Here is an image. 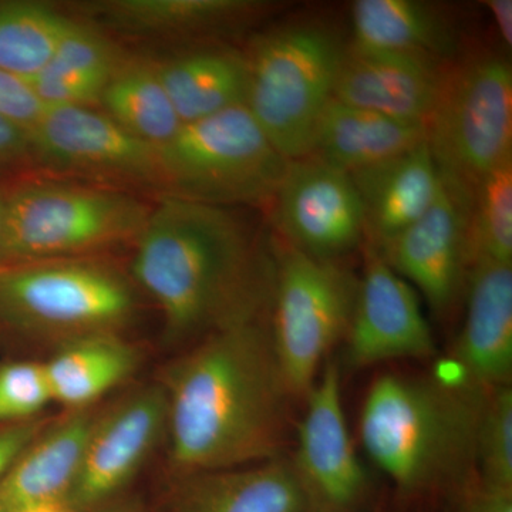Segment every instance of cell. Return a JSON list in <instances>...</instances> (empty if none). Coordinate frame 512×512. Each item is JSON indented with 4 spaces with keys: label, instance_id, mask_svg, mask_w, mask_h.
Here are the masks:
<instances>
[{
    "label": "cell",
    "instance_id": "d6a6232c",
    "mask_svg": "<svg viewBox=\"0 0 512 512\" xmlns=\"http://www.w3.org/2000/svg\"><path fill=\"white\" fill-rule=\"evenodd\" d=\"M40 429L42 423L33 420L19 421L0 429V478L8 473L20 454L39 436Z\"/></svg>",
    "mask_w": 512,
    "mask_h": 512
},
{
    "label": "cell",
    "instance_id": "8fae6325",
    "mask_svg": "<svg viewBox=\"0 0 512 512\" xmlns=\"http://www.w3.org/2000/svg\"><path fill=\"white\" fill-rule=\"evenodd\" d=\"M271 207L285 244L305 254L340 259L366 239L352 177L319 158L289 161Z\"/></svg>",
    "mask_w": 512,
    "mask_h": 512
},
{
    "label": "cell",
    "instance_id": "ac0fdd59",
    "mask_svg": "<svg viewBox=\"0 0 512 512\" xmlns=\"http://www.w3.org/2000/svg\"><path fill=\"white\" fill-rule=\"evenodd\" d=\"M349 175L362 202L366 239L377 252L429 210L441 187L440 171L427 141Z\"/></svg>",
    "mask_w": 512,
    "mask_h": 512
},
{
    "label": "cell",
    "instance_id": "2e32d148",
    "mask_svg": "<svg viewBox=\"0 0 512 512\" xmlns=\"http://www.w3.org/2000/svg\"><path fill=\"white\" fill-rule=\"evenodd\" d=\"M446 70L443 64L420 57L377 52L349 43L333 99L427 127Z\"/></svg>",
    "mask_w": 512,
    "mask_h": 512
},
{
    "label": "cell",
    "instance_id": "e575fe53",
    "mask_svg": "<svg viewBox=\"0 0 512 512\" xmlns=\"http://www.w3.org/2000/svg\"><path fill=\"white\" fill-rule=\"evenodd\" d=\"M461 512H512V493H498L478 485L467 495Z\"/></svg>",
    "mask_w": 512,
    "mask_h": 512
},
{
    "label": "cell",
    "instance_id": "4316f807",
    "mask_svg": "<svg viewBox=\"0 0 512 512\" xmlns=\"http://www.w3.org/2000/svg\"><path fill=\"white\" fill-rule=\"evenodd\" d=\"M104 113L131 136L160 148L183 123L158 77L156 66L123 63L100 99Z\"/></svg>",
    "mask_w": 512,
    "mask_h": 512
},
{
    "label": "cell",
    "instance_id": "44dd1931",
    "mask_svg": "<svg viewBox=\"0 0 512 512\" xmlns=\"http://www.w3.org/2000/svg\"><path fill=\"white\" fill-rule=\"evenodd\" d=\"M268 3L255 0H107L89 6L101 22L143 37H200L235 29Z\"/></svg>",
    "mask_w": 512,
    "mask_h": 512
},
{
    "label": "cell",
    "instance_id": "5b68a950",
    "mask_svg": "<svg viewBox=\"0 0 512 512\" xmlns=\"http://www.w3.org/2000/svg\"><path fill=\"white\" fill-rule=\"evenodd\" d=\"M158 158L165 194L224 208L271 204L289 163L247 106L183 124Z\"/></svg>",
    "mask_w": 512,
    "mask_h": 512
},
{
    "label": "cell",
    "instance_id": "d4e9b609",
    "mask_svg": "<svg viewBox=\"0 0 512 512\" xmlns=\"http://www.w3.org/2000/svg\"><path fill=\"white\" fill-rule=\"evenodd\" d=\"M156 70L183 124L245 106L247 101V57L235 50H195L158 64Z\"/></svg>",
    "mask_w": 512,
    "mask_h": 512
},
{
    "label": "cell",
    "instance_id": "30bf717a",
    "mask_svg": "<svg viewBox=\"0 0 512 512\" xmlns=\"http://www.w3.org/2000/svg\"><path fill=\"white\" fill-rule=\"evenodd\" d=\"M29 136L30 157L47 170L163 187L158 148L92 107H46Z\"/></svg>",
    "mask_w": 512,
    "mask_h": 512
},
{
    "label": "cell",
    "instance_id": "d6986e66",
    "mask_svg": "<svg viewBox=\"0 0 512 512\" xmlns=\"http://www.w3.org/2000/svg\"><path fill=\"white\" fill-rule=\"evenodd\" d=\"M97 421L96 413L77 410L29 444L0 478V501L10 512L37 504L63 503L79 476Z\"/></svg>",
    "mask_w": 512,
    "mask_h": 512
},
{
    "label": "cell",
    "instance_id": "74e56055",
    "mask_svg": "<svg viewBox=\"0 0 512 512\" xmlns=\"http://www.w3.org/2000/svg\"><path fill=\"white\" fill-rule=\"evenodd\" d=\"M5 212V197H3V195H0V264H2L3 259V238H5Z\"/></svg>",
    "mask_w": 512,
    "mask_h": 512
},
{
    "label": "cell",
    "instance_id": "7c38bea8",
    "mask_svg": "<svg viewBox=\"0 0 512 512\" xmlns=\"http://www.w3.org/2000/svg\"><path fill=\"white\" fill-rule=\"evenodd\" d=\"M305 399V414L289 463L311 511H348L365 494L367 477L350 439L335 362L323 366Z\"/></svg>",
    "mask_w": 512,
    "mask_h": 512
},
{
    "label": "cell",
    "instance_id": "4fadbf2b",
    "mask_svg": "<svg viewBox=\"0 0 512 512\" xmlns=\"http://www.w3.org/2000/svg\"><path fill=\"white\" fill-rule=\"evenodd\" d=\"M470 214L471 198L441 178L429 210L379 252L437 313L450 312L466 292Z\"/></svg>",
    "mask_w": 512,
    "mask_h": 512
},
{
    "label": "cell",
    "instance_id": "603a6c76",
    "mask_svg": "<svg viewBox=\"0 0 512 512\" xmlns=\"http://www.w3.org/2000/svg\"><path fill=\"white\" fill-rule=\"evenodd\" d=\"M192 477L180 512L311 511L291 463L282 458Z\"/></svg>",
    "mask_w": 512,
    "mask_h": 512
},
{
    "label": "cell",
    "instance_id": "3957f363",
    "mask_svg": "<svg viewBox=\"0 0 512 512\" xmlns=\"http://www.w3.org/2000/svg\"><path fill=\"white\" fill-rule=\"evenodd\" d=\"M488 392L433 377H377L360 412L363 446L404 493L456 481L474 467Z\"/></svg>",
    "mask_w": 512,
    "mask_h": 512
},
{
    "label": "cell",
    "instance_id": "e0dca14e",
    "mask_svg": "<svg viewBox=\"0 0 512 512\" xmlns=\"http://www.w3.org/2000/svg\"><path fill=\"white\" fill-rule=\"evenodd\" d=\"M466 295V319L450 359L474 389L507 386L512 376V265L474 264Z\"/></svg>",
    "mask_w": 512,
    "mask_h": 512
},
{
    "label": "cell",
    "instance_id": "484cf974",
    "mask_svg": "<svg viewBox=\"0 0 512 512\" xmlns=\"http://www.w3.org/2000/svg\"><path fill=\"white\" fill-rule=\"evenodd\" d=\"M136 365V350L103 333L70 340L43 367L52 400L82 410L127 379Z\"/></svg>",
    "mask_w": 512,
    "mask_h": 512
},
{
    "label": "cell",
    "instance_id": "ffe728a7",
    "mask_svg": "<svg viewBox=\"0 0 512 512\" xmlns=\"http://www.w3.org/2000/svg\"><path fill=\"white\" fill-rule=\"evenodd\" d=\"M427 141V127L332 99L316 124L308 156L353 173Z\"/></svg>",
    "mask_w": 512,
    "mask_h": 512
},
{
    "label": "cell",
    "instance_id": "6da1fadb",
    "mask_svg": "<svg viewBox=\"0 0 512 512\" xmlns=\"http://www.w3.org/2000/svg\"><path fill=\"white\" fill-rule=\"evenodd\" d=\"M163 390L171 460L184 473L281 458L295 399L256 319L204 336L170 367Z\"/></svg>",
    "mask_w": 512,
    "mask_h": 512
},
{
    "label": "cell",
    "instance_id": "8992f818",
    "mask_svg": "<svg viewBox=\"0 0 512 512\" xmlns=\"http://www.w3.org/2000/svg\"><path fill=\"white\" fill-rule=\"evenodd\" d=\"M359 279L340 259L284 245L274 259L272 346L293 399H305L329 353L348 336Z\"/></svg>",
    "mask_w": 512,
    "mask_h": 512
},
{
    "label": "cell",
    "instance_id": "7402d4cb",
    "mask_svg": "<svg viewBox=\"0 0 512 512\" xmlns=\"http://www.w3.org/2000/svg\"><path fill=\"white\" fill-rule=\"evenodd\" d=\"M353 40L363 49L420 57L443 64L454 55L456 36L436 6L419 0H356Z\"/></svg>",
    "mask_w": 512,
    "mask_h": 512
},
{
    "label": "cell",
    "instance_id": "1f68e13d",
    "mask_svg": "<svg viewBox=\"0 0 512 512\" xmlns=\"http://www.w3.org/2000/svg\"><path fill=\"white\" fill-rule=\"evenodd\" d=\"M45 110V104L33 92L28 80L0 70V117L30 130Z\"/></svg>",
    "mask_w": 512,
    "mask_h": 512
},
{
    "label": "cell",
    "instance_id": "f1b7e54d",
    "mask_svg": "<svg viewBox=\"0 0 512 512\" xmlns=\"http://www.w3.org/2000/svg\"><path fill=\"white\" fill-rule=\"evenodd\" d=\"M468 239L471 266L512 265V158L494 168L474 192Z\"/></svg>",
    "mask_w": 512,
    "mask_h": 512
},
{
    "label": "cell",
    "instance_id": "7a4b0ae2",
    "mask_svg": "<svg viewBox=\"0 0 512 512\" xmlns=\"http://www.w3.org/2000/svg\"><path fill=\"white\" fill-rule=\"evenodd\" d=\"M133 274L168 338L187 340L256 319L271 301L274 261L228 208L165 194L137 235Z\"/></svg>",
    "mask_w": 512,
    "mask_h": 512
},
{
    "label": "cell",
    "instance_id": "8d00e7d4",
    "mask_svg": "<svg viewBox=\"0 0 512 512\" xmlns=\"http://www.w3.org/2000/svg\"><path fill=\"white\" fill-rule=\"evenodd\" d=\"M19 512H74L70 510L67 505L63 503H45L32 505V507L25 508V510Z\"/></svg>",
    "mask_w": 512,
    "mask_h": 512
},
{
    "label": "cell",
    "instance_id": "ba28073f",
    "mask_svg": "<svg viewBox=\"0 0 512 512\" xmlns=\"http://www.w3.org/2000/svg\"><path fill=\"white\" fill-rule=\"evenodd\" d=\"M5 204L2 264L69 258L136 239L151 210L126 192L63 183L23 185Z\"/></svg>",
    "mask_w": 512,
    "mask_h": 512
},
{
    "label": "cell",
    "instance_id": "277c9868",
    "mask_svg": "<svg viewBox=\"0 0 512 512\" xmlns=\"http://www.w3.org/2000/svg\"><path fill=\"white\" fill-rule=\"evenodd\" d=\"M346 46L325 23L296 22L256 37L245 55V106L286 160L308 156Z\"/></svg>",
    "mask_w": 512,
    "mask_h": 512
},
{
    "label": "cell",
    "instance_id": "d590c367",
    "mask_svg": "<svg viewBox=\"0 0 512 512\" xmlns=\"http://www.w3.org/2000/svg\"><path fill=\"white\" fill-rule=\"evenodd\" d=\"M485 6L490 10L498 33L503 37L505 45H512V2L511 0H487Z\"/></svg>",
    "mask_w": 512,
    "mask_h": 512
},
{
    "label": "cell",
    "instance_id": "cb8c5ba5",
    "mask_svg": "<svg viewBox=\"0 0 512 512\" xmlns=\"http://www.w3.org/2000/svg\"><path fill=\"white\" fill-rule=\"evenodd\" d=\"M121 64L106 35L70 19L49 62L28 83L46 107H92Z\"/></svg>",
    "mask_w": 512,
    "mask_h": 512
},
{
    "label": "cell",
    "instance_id": "836d02e7",
    "mask_svg": "<svg viewBox=\"0 0 512 512\" xmlns=\"http://www.w3.org/2000/svg\"><path fill=\"white\" fill-rule=\"evenodd\" d=\"M30 157L29 130L0 117V165L15 164Z\"/></svg>",
    "mask_w": 512,
    "mask_h": 512
},
{
    "label": "cell",
    "instance_id": "4dcf8cb0",
    "mask_svg": "<svg viewBox=\"0 0 512 512\" xmlns=\"http://www.w3.org/2000/svg\"><path fill=\"white\" fill-rule=\"evenodd\" d=\"M50 400L43 365L19 362L0 366V423L29 420Z\"/></svg>",
    "mask_w": 512,
    "mask_h": 512
},
{
    "label": "cell",
    "instance_id": "52a82bcc",
    "mask_svg": "<svg viewBox=\"0 0 512 512\" xmlns=\"http://www.w3.org/2000/svg\"><path fill=\"white\" fill-rule=\"evenodd\" d=\"M427 143L441 178L473 201L481 181L512 158V69L505 57H470L446 70Z\"/></svg>",
    "mask_w": 512,
    "mask_h": 512
},
{
    "label": "cell",
    "instance_id": "9c48e42d",
    "mask_svg": "<svg viewBox=\"0 0 512 512\" xmlns=\"http://www.w3.org/2000/svg\"><path fill=\"white\" fill-rule=\"evenodd\" d=\"M134 293L113 269L79 259L0 265V319L70 340L113 333L133 315Z\"/></svg>",
    "mask_w": 512,
    "mask_h": 512
},
{
    "label": "cell",
    "instance_id": "f546056e",
    "mask_svg": "<svg viewBox=\"0 0 512 512\" xmlns=\"http://www.w3.org/2000/svg\"><path fill=\"white\" fill-rule=\"evenodd\" d=\"M474 468L481 487L512 493V389L495 387L485 396L478 420Z\"/></svg>",
    "mask_w": 512,
    "mask_h": 512
},
{
    "label": "cell",
    "instance_id": "9a60e30c",
    "mask_svg": "<svg viewBox=\"0 0 512 512\" xmlns=\"http://www.w3.org/2000/svg\"><path fill=\"white\" fill-rule=\"evenodd\" d=\"M167 423L163 389L141 390L107 416L99 417L80 467L64 498L70 510L99 504L123 488L156 446Z\"/></svg>",
    "mask_w": 512,
    "mask_h": 512
},
{
    "label": "cell",
    "instance_id": "5bb4252c",
    "mask_svg": "<svg viewBox=\"0 0 512 512\" xmlns=\"http://www.w3.org/2000/svg\"><path fill=\"white\" fill-rule=\"evenodd\" d=\"M346 342V360L353 369L436 353L416 289L370 247Z\"/></svg>",
    "mask_w": 512,
    "mask_h": 512
},
{
    "label": "cell",
    "instance_id": "f35d334b",
    "mask_svg": "<svg viewBox=\"0 0 512 512\" xmlns=\"http://www.w3.org/2000/svg\"><path fill=\"white\" fill-rule=\"evenodd\" d=\"M0 512H10L9 508L6 507V505L3 504L2 501H0Z\"/></svg>",
    "mask_w": 512,
    "mask_h": 512
},
{
    "label": "cell",
    "instance_id": "83f0119b",
    "mask_svg": "<svg viewBox=\"0 0 512 512\" xmlns=\"http://www.w3.org/2000/svg\"><path fill=\"white\" fill-rule=\"evenodd\" d=\"M69 18L52 6L26 0L0 2V70L29 80L55 52Z\"/></svg>",
    "mask_w": 512,
    "mask_h": 512
}]
</instances>
